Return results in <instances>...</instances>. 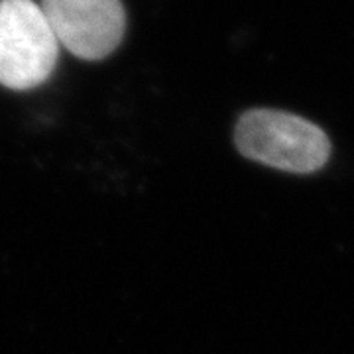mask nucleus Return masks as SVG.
<instances>
[{"label":"nucleus","mask_w":354,"mask_h":354,"mask_svg":"<svg viewBox=\"0 0 354 354\" xmlns=\"http://www.w3.org/2000/svg\"><path fill=\"white\" fill-rule=\"evenodd\" d=\"M239 152L260 164L290 174H313L329 162V136L297 114L252 109L234 127Z\"/></svg>","instance_id":"1"},{"label":"nucleus","mask_w":354,"mask_h":354,"mask_svg":"<svg viewBox=\"0 0 354 354\" xmlns=\"http://www.w3.org/2000/svg\"><path fill=\"white\" fill-rule=\"evenodd\" d=\"M59 59V41L34 0H0V85L30 91L46 83Z\"/></svg>","instance_id":"2"},{"label":"nucleus","mask_w":354,"mask_h":354,"mask_svg":"<svg viewBox=\"0 0 354 354\" xmlns=\"http://www.w3.org/2000/svg\"><path fill=\"white\" fill-rule=\"evenodd\" d=\"M59 46L85 62H101L118 50L127 34L122 0H41Z\"/></svg>","instance_id":"3"}]
</instances>
